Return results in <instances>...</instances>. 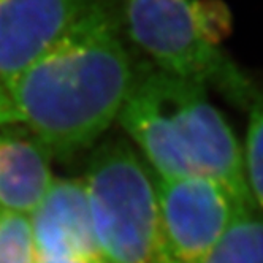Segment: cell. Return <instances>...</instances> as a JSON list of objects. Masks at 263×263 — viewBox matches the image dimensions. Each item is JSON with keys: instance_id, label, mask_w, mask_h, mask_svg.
I'll use <instances>...</instances> for the list:
<instances>
[{"instance_id": "7c38bea8", "label": "cell", "mask_w": 263, "mask_h": 263, "mask_svg": "<svg viewBox=\"0 0 263 263\" xmlns=\"http://www.w3.org/2000/svg\"><path fill=\"white\" fill-rule=\"evenodd\" d=\"M10 124H17V119L8 96L4 90H0V125H10Z\"/></svg>"}, {"instance_id": "7a4b0ae2", "label": "cell", "mask_w": 263, "mask_h": 263, "mask_svg": "<svg viewBox=\"0 0 263 263\" xmlns=\"http://www.w3.org/2000/svg\"><path fill=\"white\" fill-rule=\"evenodd\" d=\"M157 178H206L244 206H255L244 175L242 151L206 87L156 65H140L119 112Z\"/></svg>"}, {"instance_id": "277c9868", "label": "cell", "mask_w": 263, "mask_h": 263, "mask_svg": "<svg viewBox=\"0 0 263 263\" xmlns=\"http://www.w3.org/2000/svg\"><path fill=\"white\" fill-rule=\"evenodd\" d=\"M130 39L154 65L179 78L214 86L235 103H251L246 77L206 35L197 0H124Z\"/></svg>"}, {"instance_id": "6da1fadb", "label": "cell", "mask_w": 263, "mask_h": 263, "mask_svg": "<svg viewBox=\"0 0 263 263\" xmlns=\"http://www.w3.org/2000/svg\"><path fill=\"white\" fill-rule=\"evenodd\" d=\"M111 7L23 71L8 89L17 124L67 159L90 147L119 112L135 80Z\"/></svg>"}, {"instance_id": "4fadbf2b", "label": "cell", "mask_w": 263, "mask_h": 263, "mask_svg": "<svg viewBox=\"0 0 263 263\" xmlns=\"http://www.w3.org/2000/svg\"><path fill=\"white\" fill-rule=\"evenodd\" d=\"M35 263H86L71 257H59V255H39L35 254Z\"/></svg>"}, {"instance_id": "30bf717a", "label": "cell", "mask_w": 263, "mask_h": 263, "mask_svg": "<svg viewBox=\"0 0 263 263\" xmlns=\"http://www.w3.org/2000/svg\"><path fill=\"white\" fill-rule=\"evenodd\" d=\"M242 163L251 197L263 214V93L254 97L249 103V124Z\"/></svg>"}, {"instance_id": "8992f818", "label": "cell", "mask_w": 263, "mask_h": 263, "mask_svg": "<svg viewBox=\"0 0 263 263\" xmlns=\"http://www.w3.org/2000/svg\"><path fill=\"white\" fill-rule=\"evenodd\" d=\"M106 0H0V90L42 55L106 10Z\"/></svg>"}, {"instance_id": "8fae6325", "label": "cell", "mask_w": 263, "mask_h": 263, "mask_svg": "<svg viewBox=\"0 0 263 263\" xmlns=\"http://www.w3.org/2000/svg\"><path fill=\"white\" fill-rule=\"evenodd\" d=\"M0 263H35V244L27 216L0 213Z\"/></svg>"}, {"instance_id": "3957f363", "label": "cell", "mask_w": 263, "mask_h": 263, "mask_svg": "<svg viewBox=\"0 0 263 263\" xmlns=\"http://www.w3.org/2000/svg\"><path fill=\"white\" fill-rule=\"evenodd\" d=\"M83 182L105 263H172L160 232L156 179L127 141L100 143Z\"/></svg>"}, {"instance_id": "52a82bcc", "label": "cell", "mask_w": 263, "mask_h": 263, "mask_svg": "<svg viewBox=\"0 0 263 263\" xmlns=\"http://www.w3.org/2000/svg\"><path fill=\"white\" fill-rule=\"evenodd\" d=\"M29 220L35 254L103 263L83 179H54L48 195Z\"/></svg>"}, {"instance_id": "ba28073f", "label": "cell", "mask_w": 263, "mask_h": 263, "mask_svg": "<svg viewBox=\"0 0 263 263\" xmlns=\"http://www.w3.org/2000/svg\"><path fill=\"white\" fill-rule=\"evenodd\" d=\"M52 154L21 124L0 125V211L30 216L54 182Z\"/></svg>"}, {"instance_id": "5bb4252c", "label": "cell", "mask_w": 263, "mask_h": 263, "mask_svg": "<svg viewBox=\"0 0 263 263\" xmlns=\"http://www.w3.org/2000/svg\"><path fill=\"white\" fill-rule=\"evenodd\" d=\"M103 263H105V261H103Z\"/></svg>"}, {"instance_id": "9c48e42d", "label": "cell", "mask_w": 263, "mask_h": 263, "mask_svg": "<svg viewBox=\"0 0 263 263\" xmlns=\"http://www.w3.org/2000/svg\"><path fill=\"white\" fill-rule=\"evenodd\" d=\"M201 263H263V214L257 206H239Z\"/></svg>"}, {"instance_id": "5b68a950", "label": "cell", "mask_w": 263, "mask_h": 263, "mask_svg": "<svg viewBox=\"0 0 263 263\" xmlns=\"http://www.w3.org/2000/svg\"><path fill=\"white\" fill-rule=\"evenodd\" d=\"M160 232L172 263H201L227 230L239 204L206 178H157Z\"/></svg>"}]
</instances>
